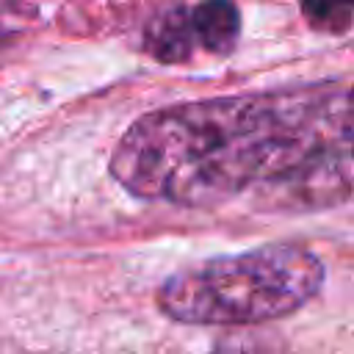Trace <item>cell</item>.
I'll return each mask as SVG.
<instances>
[{
	"instance_id": "cell-1",
	"label": "cell",
	"mask_w": 354,
	"mask_h": 354,
	"mask_svg": "<svg viewBox=\"0 0 354 354\" xmlns=\"http://www.w3.org/2000/svg\"><path fill=\"white\" fill-rule=\"evenodd\" d=\"M111 177L130 196L213 207L243 194L263 213H318L351 196L348 80L210 97L138 116Z\"/></svg>"
},
{
	"instance_id": "cell-2",
	"label": "cell",
	"mask_w": 354,
	"mask_h": 354,
	"mask_svg": "<svg viewBox=\"0 0 354 354\" xmlns=\"http://www.w3.org/2000/svg\"><path fill=\"white\" fill-rule=\"evenodd\" d=\"M326 268L304 243H260L174 271L158 290V310L191 326H254L301 310L324 288Z\"/></svg>"
},
{
	"instance_id": "cell-3",
	"label": "cell",
	"mask_w": 354,
	"mask_h": 354,
	"mask_svg": "<svg viewBox=\"0 0 354 354\" xmlns=\"http://www.w3.org/2000/svg\"><path fill=\"white\" fill-rule=\"evenodd\" d=\"M141 47L158 64H185V61H191V55L196 50L191 6H185V3L160 6L144 25Z\"/></svg>"
},
{
	"instance_id": "cell-4",
	"label": "cell",
	"mask_w": 354,
	"mask_h": 354,
	"mask_svg": "<svg viewBox=\"0 0 354 354\" xmlns=\"http://www.w3.org/2000/svg\"><path fill=\"white\" fill-rule=\"evenodd\" d=\"M196 47L210 55H230L241 39V14L232 0H202L191 6Z\"/></svg>"
},
{
	"instance_id": "cell-5",
	"label": "cell",
	"mask_w": 354,
	"mask_h": 354,
	"mask_svg": "<svg viewBox=\"0 0 354 354\" xmlns=\"http://www.w3.org/2000/svg\"><path fill=\"white\" fill-rule=\"evenodd\" d=\"M301 14L310 28L332 36H343L351 30L354 0H299Z\"/></svg>"
},
{
	"instance_id": "cell-6",
	"label": "cell",
	"mask_w": 354,
	"mask_h": 354,
	"mask_svg": "<svg viewBox=\"0 0 354 354\" xmlns=\"http://www.w3.org/2000/svg\"><path fill=\"white\" fill-rule=\"evenodd\" d=\"M14 36H17V30H14V28H8V25H6V19L0 17V47H3L6 41H11Z\"/></svg>"
}]
</instances>
